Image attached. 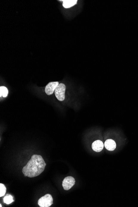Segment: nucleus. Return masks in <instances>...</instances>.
Wrapping results in <instances>:
<instances>
[{
  "instance_id": "nucleus-1",
  "label": "nucleus",
  "mask_w": 138,
  "mask_h": 207,
  "mask_svg": "<svg viewBox=\"0 0 138 207\" xmlns=\"http://www.w3.org/2000/svg\"><path fill=\"white\" fill-rule=\"evenodd\" d=\"M46 166L45 162L41 155H34L22 169V173L25 177H35L43 172Z\"/></svg>"
},
{
  "instance_id": "nucleus-2",
  "label": "nucleus",
  "mask_w": 138,
  "mask_h": 207,
  "mask_svg": "<svg viewBox=\"0 0 138 207\" xmlns=\"http://www.w3.org/2000/svg\"><path fill=\"white\" fill-rule=\"evenodd\" d=\"M53 203V198L52 196L47 194L42 196L38 200V205L41 207H49Z\"/></svg>"
},
{
  "instance_id": "nucleus-3",
  "label": "nucleus",
  "mask_w": 138,
  "mask_h": 207,
  "mask_svg": "<svg viewBox=\"0 0 138 207\" xmlns=\"http://www.w3.org/2000/svg\"><path fill=\"white\" fill-rule=\"evenodd\" d=\"M66 85L63 84H60L55 90V94L58 99L60 101H63L65 98Z\"/></svg>"
},
{
  "instance_id": "nucleus-4",
  "label": "nucleus",
  "mask_w": 138,
  "mask_h": 207,
  "mask_svg": "<svg viewBox=\"0 0 138 207\" xmlns=\"http://www.w3.org/2000/svg\"><path fill=\"white\" fill-rule=\"evenodd\" d=\"M75 183V180L73 177L71 176L66 177L64 179L62 183V186L64 190H69L72 188Z\"/></svg>"
},
{
  "instance_id": "nucleus-5",
  "label": "nucleus",
  "mask_w": 138,
  "mask_h": 207,
  "mask_svg": "<svg viewBox=\"0 0 138 207\" xmlns=\"http://www.w3.org/2000/svg\"><path fill=\"white\" fill-rule=\"evenodd\" d=\"M59 84L58 81L51 82L47 85L45 88V92L48 95H51L53 94L55 89Z\"/></svg>"
},
{
  "instance_id": "nucleus-6",
  "label": "nucleus",
  "mask_w": 138,
  "mask_h": 207,
  "mask_svg": "<svg viewBox=\"0 0 138 207\" xmlns=\"http://www.w3.org/2000/svg\"><path fill=\"white\" fill-rule=\"evenodd\" d=\"M104 147V144L102 141L96 140L94 141L92 144V148L95 152H99L102 151Z\"/></svg>"
},
{
  "instance_id": "nucleus-7",
  "label": "nucleus",
  "mask_w": 138,
  "mask_h": 207,
  "mask_svg": "<svg viewBox=\"0 0 138 207\" xmlns=\"http://www.w3.org/2000/svg\"><path fill=\"white\" fill-rule=\"evenodd\" d=\"M104 146L106 149L110 151H114L116 147V144L115 141L111 139L106 140L105 142Z\"/></svg>"
},
{
  "instance_id": "nucleus-8",
  "label": "nucleus",
  "mask_w": 138,
  "mask_h": 207,
  "mask_svg": "<svg viewBox=\"0 0 138 207\" xmlns=\"http://www.w3.org/2000/svg\"><path fill=\"white\" fill-rule=\"evenodd\" d=\"M63 1V6L66 8H69L75 6L77 1V0H64Z\"/></svg>"
},
{
  "instance_id": "nucleus-9",
  "label": "nucleus",
  "mask_w": 138,
  "mask_h": 207,
  "mask_svg": "<svg viewBox=\"0 0 138 207\" xmlns=\"http://www.w3.org/2000/svg\"><path fill=\"white\" fill-rule=\"evenodd\" d=\"M8 91L7 88L5 86H1L0 87V96L3 97H7L8 95Z\"/></svg>"
},
{
  "instance_id": "nucleus-10",
  "label": "nucleus",
  "mask_w": 138,
  "mask_h": 207,
  "mask_svg": "<svg viewBox=\"0 0 138 207\" xmlns=\"http://www.w3.org/2000/svg\"><path fill=\"white\" fill-rule=\"evenodd\" d=\"M4 201L6 204H10L14 201L13 196L10 195H7L4 198Z\"/></svg>"
},
{
  "instance_id": "nucleus-11",
  "label": "nucleus",
  "mask_w": 138,
  "mask_h": 207,
  "mask_svg": "<svg viewBox=\"0 0 138 207\" xmlns=\"http://www.w3.org/2000/svg\"><path fill=\"white\" fill-rule=\"evenodd\" d=\"M6 188L4 184L1 183L0 184V197L4 196L6 194Z\"/></svg>"
},
{
  "instance_id": "nucleus-12",
  "label": "nucleus",
  "mask_w": 138,
  "mask_h": 207,
  "mask_svg": "<svg viewBox=\"0 0 138 207\" xmlns=\"http://www.w3.org/2000/svg\"><path fill=\"white\" fill-rule=\"evenodd\" d=\"M0 206H0V207H2V206H1V205H0Z\"/></svg>"
}]
</instances>
